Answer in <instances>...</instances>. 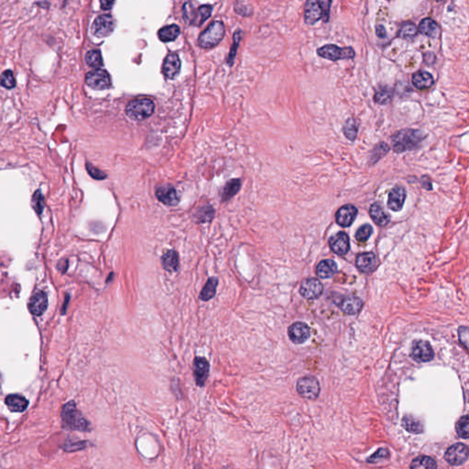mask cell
Returning <instances> with one entry per match:
<instances>
[{
    "mask_svg": "<svg viewBox=\"0 0 469 469\" xmlns=\"http://www.w3.org/2000/svg\"><path fill=\"white\" fill-rule=\"evenodd\" d=\"M86 61H87V64L91 67H100L103 65L102 55H101L100 52L97 50L88 52L86 55Z\"/></svg>",
    "mask_w": 469,
    "mask_h": 469,
    "instance_id": "cell-40",
    "label": "cell"
},
{
    "mask_svg": "<svg viewBox=\"0 0 469 469\" xmlns=\"http://www.w3.org/2000/svg\"><path fill=\"white\" fill-rule=\"evenodd\" d=\"M162 265L168 272H176L180 267L179 255L175 250H167L162 257Z\"/></svg>",
    "mask_w": 469,
    "mask_h": 469,
    "instance_id": "cell-24",
    "label": "cell"
},
{
    "mask_svg": "<svg viewBox=\"0 0 469 469\" xmlns=\"http://www.w3.org/2000/svg\"><path fill=\"white\" fill-rule=\"evenodd\" d=\"M336 271H337V265L332 259L322 260L321 262L318 264L317 268H316L317 275L320 278L323 279H328L333 277Z\"/></svg>",
    "mask_w": 469,
    "mask_h": 469,
    "instance_id": "cell-29",
    "label": "cell"
},
{
    "mask_svg": "<svg viewBox=\"0 0 469 469\" xmlns=\"http://www.w3.org/2000/svg\"><path fill=\"white\" fill-rule=\"evenodd\" d=\"M154 109L155 105L153 101L147 97H140L131 101L127 106L126 112L131 120L140 121L152 115Z\"/></svg>",
    "mask_w": 469,
    "mask_h": 469,
    "instance_id": "cell-4",
    "label": "cell"
},
{
    "mask_svg": "<svg viewBox=\"0 0 469 469\" xmlns=\"http://www.w3.org/2000/svg\"><path fill=\"white\" fill-rule=\"evenodd\" d=\"M373 99L378 105H387L392 100V91L388 87H380L376 92Z\"/></svg>",
    "mask_w": 469,
    "mask_h": 469,
    "instance_id": "cell-39",
    "label": "cell"
},
{
    "mask_svg": "<svg viewBox=\"0 0 469 469\" xmlns=\"http://www.w3.org/2000/svg\"><path fill=\"white\" fill-rule=\"evenodd\" d=\"M61 416L62 425L67 430L80 432H89L91 430L90 422L77 409L76 404L73 401L67 402L62 407Z\"/></svg>",
    "mask_w": 469,
    "mask_h": 469,
    "instance_id": "cell-2",
    "label": "cell"
},
{
    "mask_svg": "<svg viewBox=\"0 0 469 469\" xmlns=\"http://www.w3.org/2000/svg\"><path fill=\"white\" fill-rule=\"evenodd\" d=\"M114 19L110 15H101L92 25V33L98 38L109 36L114 30Z\"/></svg>",
    "mask_w": 469,
    "mask_h": 469,
    "instance_id": "cell-10",
    "label": "cell"
},
{
    "mask_svg": "<svg viewBox=\"0 0 469 469\" xmlns=\"http://www.w3.org/2000/svg\"><path fill=\"white\" fill-rule=\"evenodd\" d=\"M358 216V209L357 207L352 205H345L339 208L336 212L335 219L338 225L343 227H347L352 225L356 217Z\"/></svg>",
    "mask_w": 469,
    "mask_h": 469,
    "instance_id": "cell-18",
    "label": "cell"
},
{
    "mask_svg": "<svg viewBox=\"0 0 469 469\" xmlns=\"http://www.w3.org/2000/svg\"><path fill=\"white\" fill-rule=\"evenodd\" d=\"M297 392L302 397L315 400L320 393V385L314 377H303L297 382Z\"/></svg>",
    "mask_w": 469,
    "mask_h": 469,
    "instance_id": "cell-8",
    "label": "cell"
},
{
    "mask_svg": "<svg viewBox=\"0 0 469 469\" xmlns=\"http://www.w3.org/2000/svg\"><path fill=\"white\" fill-rule=\"evenodd\" d=\"M0 85L8 89H11L16 87V80L14 74L11 70H7L0 76Z\"/></svg>",
    "mask_w": 469,
    "mask_h": 469,
    "instance_id": "cell-42",
    "label": "cell"
},
{
    "mask_svg": "<svg viewBox=\"0 0 469 469\" xmlns=\"http://www.w3.org/2000/svg\"><path fill=\"white\" fill-rule=\"evenodd\" d=\"M214 216H215V210L210 205L203 206L199 210L197 211V213L196 214V217H197V221L199 223L211 222L212 219L214 218Z\"/></svg>",
    "mask_w": 469,
    "mask_h": 469,
    "instance_id": "cell-38",
    "label": "cell"
},
{
    "mask_svg": "<svg viewBox=\"0 0 469 469\" xmlns=\"http://www.w3.org/2000/svg\"><path fill=\"white\" fill-rule=\"evenodd\" d=\"M468 450L466 445L456 444L449 447L445 454V459L452 465H459L466 461Z\"/></svg>",
    "mask_w": 469,
    "mask_h": 469,
    "instance_id": "cell-12",
    "label": "cell"
},
{
    "mask_svg": "<svg viewBox=\"0 0 469 469\" xmlns=\"http://www.w3.org/2000/svg\"><path fill=\"white\" fill-rule=\"evenodd\" d=\"M5 403L9 410L13 412H24L29 406L28 400L19 394H10L6 398Z\"/></svg>",
    "mask_w": 469,
    "mask_h": 469,
    "instance_id": "cell-23",
    "label": "cell"
},
{
    "mask_svg": "<svg viewBox=\"0 0 469 469\" xmlns=\"http://www.w3.org/2000/svg\"><path fill=\"white\" fill-rule=\"evenodd\" d=\"M87 172H88V173H89L94 179H96V180H103V179H105V178H106L105 173L101 172L98 169L94 167L91 164L87 163Z\"/></svg>",
    "mask_w": 469,
    "mask_h": 469,
    "instance_id": "cell-46",
    "label": "cell"
},
{
    "mask_svg": "<svg viewBox=\"0 0 469 469\" xmlns=\"http://www.w3.org/2000/svg\"><path fill=\"white\" fill-rule=\"evenodd\" d=\"M464 337V340L465 342L467 343L468 341V330H467V327H460L459 328V338L460 340H462V338Z\"/></svg>",
    "mask_w": 469,
    "mask_h": 469,
    "instance_id": "cell-49",
    "label": "cell"
},
{
    "mask_svg": "<svg viewBox=\"0 0 469 469\" xmlns=\"http://www.w3.org/2000/svg\"><path fill=\"white\" fill-rule=\"evenodd\" d=\"M407 192L405 188L401 185L393 187L388 192V207L394 212H399L402 209L406 200Z\"/></svg>",
    "mask_w": 469,
    "mask_h": 469,
    "instance_id": "cell-17",
    "label": "cell"
},
{
    "mask_svg": "<svg viewBox=\"0 0 469 469\" xmlns=\"http://www.w3.org/2000/svg\"><path fill=\"white\" fill-rule=\"evenodd\" d=\"M240 185L241 183L239 179H234L227 182L222 192V201H228L230 198L234 197L235 194L240 191Z\"/></svg>",
    "mask_w": 469,
    "mask_h": 469,
    "instance_id": "cell-36",
    "label": "cell"
},
{
    "mask_svg": "<svg viewBox=\"0 0 469 469\" xmlns=\"http://www.w3.org/2000/svg\"><path fill=\"white\" fill-rule=\"evenodd\" d=\"M342 311L347 315L358 314L363 306V302L357 296H347L339 304Z\"/></svg>",
    "mask_w": 469,
    "mask_h": 469,
    "instance_id": "cell-27",
    "label": "cell"
},
{
    "mask_svg": "<svg viewBox=\"0 0 469 469\" xmlns=\"http://www.w3.org/2000/svg\"><path fill=\"white\" fill-rule=\"evenodd\" d=\"M369 215L371 216L372 220L378 225L385 226L390 222V216L386 213L383 206L378 202L374 203L373 205L370 206Z\"/></svg>",
    "mask_w": 469,
    "mask_h": 469,
    "instance_id": "cell-22",
    "label": "cell"
},
{
    "mask_svg": "<svg viewBox=\"0 0 469 469\" xmlns=\"http://www.w3.org/2000/svg\"><path fill=\"white\" fill-rule=\"evenodd\" d=\"M180 69L181 61L177 53H169L163 62V71L164 75L168 79H174L179 74Z\"/></svg>",
    "mask_w": 469,
    "mask_h": 469,
    "instance_id": "cell-20",
    "label": "cell"
},
{
    "mask_svg": "<svg viewBox=\"0 0 469 469\" xmlns=\"http://www.w3.org/2000/svg\"><path fill=\"white\" fill-rule=\"evenodd\" d=\"M331 1H307L304 8V20L309 25L316 24L320 19L328 21L330 14Z\"/></svg>",
    "mask_w": 469,
    "mask_h": 469,
    "instance_id": "cell-3",
    "label": "cell"
},
{
    "mask_svg": "<svg viewBox=\"0 0 469 469\" xmlns=\"http://www.w3.org/2000/svg\"><path fill=\"white\" fill-rule=\"evenodd\" d=\"M434 77L429 72L419 71L412 75V85L419 90H427L434 85Z\"/></svg>",
    "mask_w": 469,
    "mask_h": 469,
    "instance_id": "cell-26",
    "label": "cell"
},
{
    "mask_svg": "<svg viewBox=\"0 0 469 469\" xmlns=\"http://www.w3.org/2000/svg\"><path fill=\"white\" fill-rule=\"evenodd\" d=\"M180 34V28L177 25L173 24L169 25L166 27H163L159 30V38L164 43H169L173 42L174 40L177 38Z\"/></svg>",
    "mask_w": 469,
    "mask_h": 469,
    "instance_id": "cell-31",
    "label": "cell"
},
{
    "mask_svg": "<svg viewBox=\"0 0 469 469\" xmlns=\"http://www.w3.org/2000/svg\"><path fill=\"white\" fill-rule=\"evenodd\" d=\"M317 54L320 57L325 58L326 60H330L333 62L340 60H350L356 56L354 49L352 47L341 48L334 44H327L318 49Z\"/></svg>",
    "mask_w": 469,
    "mask_h": 469,
    "instance_id": "cell-7",
    "label": "cell"
},
{
    "mask_svg": "<svg viewBox=\"0 0 469 469\" xmlns=\"http://www.w3.org/2000/svg\"><path fill=\"white\" fill-rule=\"evenodd\" d=\"M210 365L207 359L197 357L193 360V377L198 387H204L209 376Z\"/></svg>",
    "mask_w": 469,
    "mask_h": 469,
    "instance_id": "cell-14",
    "label": "cell"
},
{
    "mask_svg": "<svg viewBox=\"0 0 469 469\" xmlns=\"http://www.w3.org/2000/svg\"><path fill=\"white\" fill-rule=\"evenodd\" d=\"M402 426L406 431L412 434H421L423 432V426L421 421L411 415H407L403 418Z\"/></svg>",
    "mask_w": 469,
    "mask_h": 469,
    "instance_id": "cell-32",
    "label": "cell"
},
{
    "mask_svg": "<svg viewBox=\"0 0 469 469\" xmlns=\"http://www.w3.org/2000/svg\"><path fill=\"white\" fill-rule=\"evenodd\" d=\"M373 228L370 225H362L359 227V230L356 233V239L359 241H366L369 239V237L372 235Z\"/></svg>",
    "mask_w": 469,
    "mask_h": 469,
    "instance_id": "cell-43",
    "label": "cell"
},
{
    "mask_svg": "<svg viewBox=\"0 0 469 469\" xmlns=\"http://www.w3.org/2000/svg\"><path fill=\"white\" fill-rule=\"evenodd\" d=\"M86 82L88 87L96 90L107 89L111 86L110 75L108 72L102 69H96L88 72L86 77Z\"/></svg>",
    "mask_w": 469,
    "mask_h": 469,
    "instance_id": "cell-9",
    "label": "cell"
},
{
    "mask_svg": "<svg viewBox=\"0 0 469 469\" xmlns=\"http://www.w3.org/2000/svg\"><path fill=\"white\" fill-rule=\"evenodd\" d=\"M48 307V297L46 293L38 291L31 297L29 303V311L34 316H40L46 311Z\"/></svg>",
    "mask_w": 469,
    "mask_h": 469,
    "instance_id": "cell-21",
    "label": "cell"
},
{
    "mask_svg": "<svg viewBox=\"0 0 469 469\" xmlns=\"http://www.w3.org/2000/svg\"><path fill=\"white\" fill-rule=\"evenodd\" d=\"M388 451L385 448H382V449H378L373 455H371L368 459V462L369 463H378L379 461H381L383 459H386L388 457Z\"/></svg>",
    "mask_w": 469,
    "mask_h": 469,
    "instance_id": "cell-45",
    "label": "cell"
},
{
    "mask_svg": "<svg viewBox=\"0 0 469 469\" xmlns=\"http://www.w3.org/2000/svg\"><path fill=\"white\" fill-rule=\"evenodd\" d=\"M389 151V147L385 142H379L374 147L370 156H369V164H375L378 163L380 159H382L386 154Z\"/></svg>",
    "mask_w": 469,
    "mask_h": 469,
    "instance_id": "cell-35",
    "label": "cell"
},
{
    "mask_svg": "<svg viewBox=\"0 0 469 469\" xmlns=\"http://www.w3.org/2000/svg\"><path fill=\"white\" fill-rule=\"evenodd\" d=\"M156 197L159 201L168 206H176L180 202L176 189L169 184L157 188Z\"/></svg>",
    "mask_w": 469,
    "mask_h": 469,
    "instance_id": "cell-16",
    "label": "cell"
},
{
    "mask_svg": "<svg viewBox=\"0 0 469 469\" xmlns=\"http://www.w3.org/2000/svg\"><path fill=\"white\" fill-rule=\"evenodd\" d=\"M32 206H33L34 209L38 214H41L44 210V199L41 191H37L34 193L33 199H32Z\"/></svg>",
    "mask_w": 469,
    "mask_h": 469,
    "instance_id": "cell-44",
    "label": "cell"
},
{
    "mask_svg": "<svg viewBox=\"0 0 469 469\" xmlns=\"http://www.w3.org/2000/svg\"><path fill=\"white\" fill-rule=\"evenodd\" d=\"M418 31L429 38H436L440 33V28L434 19H423L419 24Z\"/></svg>",
    "mask_w": 469,
    "mask_h": 469,
    "instance_id": "cell-28",
    "label": "cell"
},
{
    "mask_svg": "<svg viewBox=\"0 0 469 469\" xmlns=\"http://www.w3.org/2000/svg\"><path fill=\"white\" fill-rule=\"evenodd\" d=\"M426 138V135L421 130H400L393 135L392 138V146L393 150L397 153L414 150L421 147V144Z\"/></svg>",
    "mask_w": 469,
    "mask_h": 469,
    "instance_id": "cell-1",
    "label": "cell"
},
{
    "mask_svg": "<svg viewBox=\"0 0 469 469\" xmlns=\"http://www.w3.org/2000/svg\"><path fill=\"white\" fill-rule=\"evenodd\" d=\"M101 8L103 10H110L111 7L115 4L113 1H101Z\"/></svg>",
    "mask_w": 469,
    "mask_h": 469,
    "instance_id": "cell-50",
    "label": "cell"
},
{
    "mask_svg": "<svg viewBox=\"0 0 469 469\" xmlns=\"http://www.w3.org/2000/svg\"><path fill=\"white\" fill-rule=\"evenodd\" d=\"M411 469H437L436 460L430 456L421 455L418 456L411 464Z\"/></svg>",
    "mask_w": 469,
    "mask_h": 469,
    "instance_id": "cell-33",
    "label": "cell"
},
{
    "mask_svg": "<svg viewBox=\"0 0 469 469\" xmlns=\"http://www.w3.org/2000/svg\"><path fill=\"white\" fill-rule=\"evenodd\" d=\"M376 34L378 38H385L387 36V31L383 25H378L376 27Z\"/></svg>",
    "mask_w": 469,
    "mask_h": 469,
    "instance_id": "cell-48",
    "label": "cell"
},
{
    "mask_svg": "<svg viewBox=\"0 0 469 469\" xmlns=\"http://www.w3.org/2000/svg\"><path fill=\"white\" fill-rule=\"evenodd\" d=\"M225 35V26L221 21H215L200 35L198 44L202 48H212L220 43Z\"/></svg>",
    "mask_w": 469,
    "mask_h": 469,
    "instance_id": "cell-5",
    "label": "cell"
},
{
    "mask_svg": "<svg viewBox=\"0 0 469 469\" xmlns=\"http://www.w3.org/2000/svg\"><path fill=\"white\" fill-rule=\"evenodd\" d=\"M323 290L324 288L319 280L315 278L306 279L301 284L300 293L305 299L314 300L321 296Z\"/></svg>",
    "mask_w": 469,
    "mask_h": 469,
    "instance_id": "cell-13",
    "label": "cell"
},
{
    "mask_svg": "<svg viewBox=\"0 0 469 469\" xmlns=\"http://www.w3.org/2000/svg\"><path fill=\"white\" fill-rule=\"evenodd\" d=\"M212 10V7L208 5L201 6L198 9H196L193 3L187 2L182 9L183 19L186 21V23L199 26L203 24L206 19L210 17Z\"/></svg>",
    "mask_w": 469,
    "mask_h": 469,
    "instance_id": "cell-6",
    "label": "cell"
},
{
    "mask_svg": "<svg viewBox=\"0 0 469 469\" xmlns=\"http://www.w3.org/2000/svg\"><path fill=\"white\" fill-rule=\"evenodd\" d=\"M411 357L417 362H428L434 359V350L429 342L423 340H416L412 343Z\"/></svg>",
    "mask_w": 469,
    "mask_h": 469,
    "instance_id": "cell-11",
    "label": "cell"
},
{
    "mask_svg": "<svg viewBox=\"0 0 469 469\" xmlns=\"http://www.w3.org/2000/svg\"><path fill=\"white\" fill-rule=\"evenodd\" d=\"M377 264L376 256L371 252L362 253L358 256L356 265L361 272L369 273L372 271Z\"/></svg>",
    "mask_w": 469,
    "mask_h": 469,
    "instance_id": "cell-25",
    "label": "cell"
},
{
    "mask_svg": "<svg viewBox=\"0 0 469 469\" xmlns=\"http://www.w3.org/2000/svg\"><path fill=\"white\" fill-rule=\"evenodd\" d=\"M238 34H239V31H237V32H236V33H235V35H234V41H235L234 49H233V50H231V51H230L229 57H228V62H229L230 65H232V63H233V60H234L235 54H236V48H237V47H238V45H239V44H240V38H241V34H242V32H241V31H240V35H239V37H238Z\"/></svg>",
    "mask_w": 469,
    "mask_h": 469,
    "instance_id": "cell-47",
    "label": "cell"
},
{
    "mask_svg": "<svg viewBox=\"0 0 469 469\" xmlns=\"http://www.w3.org/2000/svg\"><path fill=\"white\" fill-rule=\"evenodd\" d=\"M468 416L464 415V416L461 417L459 421L457 422V424H456V432H457V435L459 436V437L464 438V439L468 438Z\"/></svg>",
    "mask_w": 469,
    "mask_h": 469,
    "instance_id": "cell-41",
    "label": "cell"
},
{
    "mask_svg": "<svg viewBox=\"0 0 469 469\" xmlns=\"http://www.w3.org/2000/svg\"><path fill=\"white\" fill-rule=\"evenodd\" d=\"M218 285V279L216 277H211L207 280L206 285L202 289L201 292L199 294V299L207 302L211 299H213L216 293V288Z\"/></svg>",
    "mask_w": 469,
    "mask_h": 469,
    "instance_id": "cell-30",
    "label": "cell"
},
{
    "mask_svg": "<svg viewBox=\"0 0 469 469\" xmlns=\"http://www.w3.org/2000/svg\"><path fill=\"white\" fill-rule=\"evenodd\" d=\"M310 327L302 322H297L292 324L288 329L289 337L294 344H302L306 342L310 337Z\"/></svg>",
    "mask_w": 469,
    "mask_h": 469,
    "instance_id": "cell-15",
    "label": "cell"
},
{
    "mask_svg": "<svg viewBox=\"0 0 469 469\" xmlns=\"http://www.w3.org/2000/svg\"><path fill=\"white\" fill-rule=\"evenodd\" d=\"M417 34H418V28L416 25L407 21L402 24V28L399 32V36L404 40L412 41L416 37Z\"/></svg>",
    "mask_w": 469,
    "mask_h": 469,
    "instance_id": "cell-37",
    "label": "cell"
},
{
    "mask_svg": "<svg viewBox=\"0 0 469 469\" xmlns=\"http://www.w3.org/2000/svg\"><path fill=\"white\" fill-rule=\"evenodd\" d=\"M358 132H359V124L357 120L353 118H350L345 121V125L343 126V133L348 140L354 141L358 137Z\"/></svg>",
    "mask_w": 469,
    "mask_h": 469,
    "instance_id": "cell-34",
    "label": "cell"
},
{
    "mask_svg": "<svg viewBox=\"0 0 469 469\" xmlns=\"http://www.w3.org/2000/svg\"><path fill=\"white\" fill-rule=\"evenodd\" d=\"M329 245L333 252L343 256L348 252L350 249L349 238L344 232H339L331 237Z\"/></svg>",
    "mask_w": 469,
    "mask_h": 469,
    "instance_id": "cell-19",
    "label": "cell"
}]
</instances>
